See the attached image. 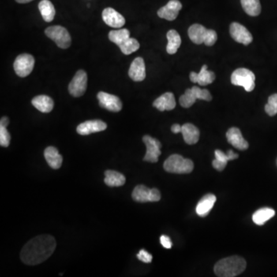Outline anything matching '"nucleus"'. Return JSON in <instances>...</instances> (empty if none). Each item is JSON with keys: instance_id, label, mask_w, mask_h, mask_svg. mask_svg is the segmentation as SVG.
I'll list each match as a JSON object with an SVG mask.
<instances>
[{"instance_id": "obj_9", "label": "nucleus", "mask_w": 277, "mask_h": 277, "mask_svg": "<svg viewBox=\"0 0 277 277\" xmlns=\"http://www.w3.org/2000/svg\"><path fill=\"white\" fill-rule=\"evenodd\" d=\"M143 140L147 147V154L143 158V160L150 162H158L159 156L161 155L160 149L162 145L160 142L148 135L143 136Z\"/></svg>"}, {"instance_id": "obj_15", "label": "nucleus", "mask_w": 277, "mask_h": 277, "mask_svg": "<svg viewBox=\"0 0 277 277\" xmlns=\"http://www.w3.org/2000/svg\"><path fill=\"white\" fill-rule=\"evenodd\" d=\"M129 76L133 81L141 82L145 80L146 65L141 57H137L132 61L129 69Z\"/></svg>"}, {"instance_id": "obj_26", "label": "nucleus", "mask_w": 277, "mask_h": 277, "mask_svg": "<svg viewBox=\"0 0 277 277\" xmlns=\"http://www.w3.org/2000/svg\"><path fill=\"white\" fill-rule=\"evenodd\" d=\"M168 44L166 51L169 54H175L181 45V38L176 30H170L167 32Z\"/></svg>"}, {"instance_id": "obj_8", "label": "nucleus", "mask_w": 277, "mask_h": 277, "mask_svg": "<svg viewBox=\"0 0 277 277\" xmlns=\"http://www.w3.org/2000/svg\"><path fill=\"white\" fill-rule=\"evenodd\" d=\"M87 88V74L84 70L76 72L69 85V92L74 97H80L85 93Z\"/></svg>"}, {"instance_id": "obj_30", "label": "nucleus", "mask_w": 277, "mask_h": 277, "mask_svg": "<svg viewBox=\"0 0 277 277\" xmlns=\"http://www.w3.org/2000/svg\"><path fill=\"white\" fill-rule=\"evenodd\" d=\"M119 47L120 48V50L123 54L129 55L131 53L137 51L140 49V45L136 39L129 37L123 44L120 45Z\"/></svg>"}, {"instance_id": "obj_1", "label": "nucleus", "mask_w": 277, "mask_h": 277, "mask_svg": "<svg viewBox=\"0 0 277 277\" xmlns=\"http://www.w3.org/2000/svg\"><path fill=\"white\" fill-rule=\"evenodd\" d=\"M57 246L54 237L50 235H40L30 240L22 249L20 259L30 266H35L46 261Z\"/></svg>"}, {"instance_id": "obj_19", "label": "nucleus", "mask_w": 277, "mask_h": 277, "mask_svg": "<svg viewBox=\"0 0 277 277\" xmlns=\"http://www.w3.org/2000/svg\"><path fill=\"white\" fill-rule=\"evenodd\" d=\"M215 200H216V197L211 193L203 196L196 206V214L202 217L207 216L214 207Z\"/></svg>"}, {"instance_id": "obj_32", "label": "nucleus", "mask_w": 277, "mask_h": 277, "mask_svg": "<svg viewBox=\"0 0 277 277\" xmlns=\"http://www.w3.org/2000/svg\"><path fill=\"white\" fill-rule=\"evenodd\" d=\"M265 111L270 117L277 114V93L270 95L268 99V103L265 106Z\"/></svg>"}, {"instance_id": "obj_4", "label": "nucleus", "mask_w": 277, "mask_h": 277, "mask_svg": "<svg viewBox=\"0 0 277 277\" xmlns=\"http://www.w3.org/2000/svg\"><path fill=\"white\" fill-rule=\"evenodd\" d=\"M255 80L254 73L245 68L236 69L231 76L232 84L244 87L246 92L254 90Z\"/></svg>"}, {"instance_id": "obj_36", "label": "nucleus", "mask_w": 277, "mask_h": 277, "mask_svg": "<svg viewBox=\"0 0 277 277\" xmlns=\"http://www.w3.org/2000/svg\"><path fill=\"white\" fill-rule=\"evenodd\" d=\"M217 40V34L213 30H209L207 39L205 41L204 44L208 46H214Z\"/></svg>"}, {"instance_id": "obj_37", "label": "nucleus", "mask_w": 277, "mask_h": 277, "mask_svg": "<svg viewBox=\"0 0 277 277\" xmlns=\"http://www.w3.org/2000/svg\"><path fill=\"white\" fill-rule=\"evenodd\" d=\"M137 258L143 263H150L152 262L153 256L145 249H141L137 254Z\"/></svg>"}, {"instance_id": "obj_20", "label": "nucleus", "mask_w": 277, "mask_h": 277, "mask_svg": "<svg viewBox=\"0 0 277 277\" xmlns=\"http://www.w3.org/2000/svg\"><path fill=\"white\" fill-rule=\"evenodd\" d=\"M209 30L200 24H193L188 30L189 38L193 43L200 45L204 43L208 35Z\"/></svg>"}, {"instance_id": "obj_40", "label": "nucleus", "mask_w": 277, "mask_h": 277, "mask_svg": "<svg viewBox=\"0 0 277 277\" xmlns=\"http://www.w3.org/2000/svg\"><path fill=\"white\" fill-rule=\"evenodd\" d=\"M171 130L173 133H179L182 131V126L179 124H174V125H172Z\"/></svg>"}, {"instance_id": "obj_39", "label": "nucleus", "mask_w": 277, "mask_h": 277, "mask_svg": "<svg viewBox=\"0 0 277 277\" xmlns=\"http://www.w3.org/2000/svg\"><path fill=\"white\" fill-rule=\"evenodd\" d=\"M226 165H227V162H222V161L218 160L216 159L213 161V166L218 171H222L224 170Z\"/></svg>"}, {"instance_id": "obj_29", "label": "nucleus", "mask_w": 277, "mask_h": 277, "mask_svg": "<svg viewBox=\"0 0 277 277\" xmlns=\"http://www.w3.org/2000/svg\"><path fill=\"white\" fill-rule=\"evenodd\" d=\"M130 37V32L127 29H121L119 30H112L109 33V39L111 42L120 46L126 39Z\"/></svg>"}, {"instance_id": "obj_22", "label": "nucleus", "mask_w": 277, "mask_h": 277, "mask_svg": "<svg viewBox=\"0 0 277 277\" xmlns=\"http://www.w3.org/2000/svg\"><path fill=\"white\" fill-rule=\"evenodd\" d=\"M32 104L39 111L43 113H50L54 107L53 99L46 95H37L34 97L32 100Z\"/></svg>"}, {"instance_id": "obj_28", "label": "nucleus", "mask_w": 277, "mask_h": 277, "mask_svg": "<svg viewBox=\"0 0 277 277\" xmlns=\"http://www.w3.org/2000/svg\"><path fill=\"white\" fill-rule=\"evenodd\" d=\"M243 9L249 16H257L261 13L260 0H241Z\"/></svg>"}, {"instance_id": "obj_33", "label": "nucleus", "mask_w": 277, "mask_h": 277, "mask_svg": "<svg viewBox=\"0 0 277 277\" xmlns=\"http://www.w3.org/2000/svg\"><path fill=\"white\" fill-rule=\"evenodd\" d=\"M215 157L218 160L222 162H228V161L233 160L239 157L238 154H235L233 150H229L227 154L222 152L221 150H217L215 151Z\"/></svg>"}, {"instance_id": "obj_12", "label": "nucleus", "mask_w": 277, "mask_h": 277, "mask_svg": "<svg viewBox=\"0 0 277 277\" xmlns=\"http://www.w3.org/2000/svg\"><path fill=\"white\" fill-rule=\"evenodd\" d=\"M106 128L107 125L102 120H88L78 125L76 131L82 136H87V135L92 134L94 132H102Z\"/></svg>"}, {"instance_id": "obj_27", "label": "nucleus", "mask_w": 277, "mask_h": 277, "mask_svg": "<svg viewBox=\"0 0 277 277\" xmlns=\"http://www.w3.org/2000/svg\"><path fill=\"white\" fill-rule=\"evenodd\" d=\"M275 215V211L273 209L263 208L257 210L252 215V221L256 225L262 226L269 219L274 217Z\"/></svg>"}, {"instance_id": "obj_21", "label": "nucleus", "mask_w": 277, "mask_h": 277, "mask_svg": "<svg viewBox=\"0 0 277 277\" xmlns=\"http://www.w3.org/2000/svg\"><path fill=\"white\" fill-rule=\"evenodd\" d=\"M44 156L49 166L54 170H58L62 166V156L56 147H47L44 151Z\"/></svg>"}, {"instance_id": "obj_24", "label": "nucleus", "mask_w": 277, "mask_h": 277, "mask_svg": "<svg viewBox=\"0 0 277 277\" xmlns=\"http://www.w3.org/2000/svg\"><path fill=\"white\" fill-rule=\"evenodd\" d=\"M104 182L110 187H118L125 184V178L122 173L113 170L105 172Z\"/></svg>"}, {"instance_id": "obj_38", "label": "nucleus", "mask_w": 277, "mask_h": 277, "mask_svg": "<svg viewBox=\"0 0 277 277\" xmlns=\"http://www.w3.org/2000/svg\"><path fill=\"white\" fill-rule=\"evenodd\" d=\"M160 243L162 244L163 247L166 248V249H170L173 246L172 244L171 240H170V237H167V236H165V235H162L160 237Z\"/></svg>"}, {"instance_id": "obj_23", "label": "nucleus", "mask_w": 277, "mask_h": 277, "mask_svg": "<svg viewBox=\"0 0 277 277\" xmlns=\"http://www.w3.org/2000/svg\"><path fill=\"white\" fill-rule=\"evenodd\" d=\"M183 136L184 141L189 145L197 143L200 139V130L196 126L191 123H185L182 126Z\"/></svg>"}, {"instance_id": "obj_31", "label": "nucleus", "mask_w": 277, "mask_h": 277, "mask_svg": "<svg viewBox=\"0 0 277 277\" xmlns=\"http://www.w3.org/2000/svg\"><path fill=\"white\" fill-rule=\"evenodd\" d=\"M196 96L192 92V89H187L185 93L181 95L180 98V103L183 107L189 108L194 104L196 101Z\"/></svg>"}, {"instance_id": "obj_7", "label": "nucleus", "mask_w": 277, "mask_h": 277, "mask_svg": "<svg viewBox=\"0 0 277 277\" xmlns=\"http://www.w3.org/2000/svg\"><path fill=\"white\" fill-rule=\"evenodd\" d=\"M35 65V59L30 54L24 53L16 57L14 62V70L20 77H26L32 73Z\"/></svg>"}, {"instance_id": "obj_11", "label": "nucleus", "mask_w": 277, "mask_h": 277, "mask_svg": "<svg viewBox=\"0 0 277 277\" xmlns=\"http://www.w3.org/2000/svg\"><path fill=\"white\" fill-rule=\"evenodd\" d=\"M230 35L237 43L249 45L252 43V36L249 30L238 23H233L230 25Z\"/></svg>"}, {"instance_id": "obj_3", "label": "nucleus", "mask_w": 277, "mask_h": 277, "mask_svg": "<svg viewBox=\"0 0 277 277\" xmlns=\"http://www.w3.org/2000/svg\"><path fill=\"white\" fill-rule=\"evenodd\" d=\"M163 168L168 173L185 174L192 171L194 164L191 159H185L182 155L174 154L165 161Z\"/></svg>"}, {"instance_id": "obj_14", "label": "nucleus", "mask_w": 277, "mask_h": 277, "mask_svg": "<svg viewBox=\"0 0 277 277\" xmlns=\"http://www.w3.org/2000/svg\"><path fill=\"white\" fill-rule=\"evenodd\" d=\"M102 19L106 25L113 28H121L125 24V18L113 8H106L102 11Z\"/></svg>"}, {"instance_id": "obj_41", "label": "nucleus", "mask_w": 277, "mask_h": 277, "mask_svg": "<svg viewBox=\"0 0 277 277\" xmlns=\"http://www.w3.org/2000/svg\"><path fill=\"white\" fill-rule=\"evenodd\" d=\"M9 123V119L7 117H3L1 118L0 120V125L4 126V127H7V125Z\"/></svg>"}, {"instance_id": "obj_6", "label": "nucleus", "mask_w": 277, "mask_h": 277, "mask_svg": "<svg viewBox=\"0 0 277 277\" xmlns=\"http://www.w3.org/2000/svg\"><path fill=\"white\" fill-rule=\"evenodd\" d=\"M132 197L136 202L147 203L160 200V192L157 189H150L144 185H136L132 191Z\"/></svg>"}, {"instance_id": "obj_2", "label": "nucleus", "mask_w": 277, "mask_h": 277, "mask_svg": "<svg viewBox=\"0 0 277 277\" xmlns=\"http://www.w3.org/2000/svg\"><path fill=\"white\" fill-rule=\"evenodd\" d=\"M246 267V262L244 258L233 256L217 262L214 267V272L219 277H234L242 274Z\"/></svg>"}, {"instance_id": "obj_42", "label": "nucleus", "mask_w": 277, "mask_h": 277, "mask_svg": "<svg viewBox=\"0 0 277 277\" xmlns=\"http://www.w3.org/2000/svg\"><path fill=\"white\" fill-rule=\"evenodd\" d=\"M16 1L18 2V3L24 4L28 3V2H31L32 0H16Z\"/></svg>"}, {"instance_id": "obj_35", "label": "nucleus", "mask_w": 277, "mask_h": 277, "mask_svg": "<svg viewBox=\"0 0 277 277\" xmlns=\"http://www.w3.org/2000/svg\"><path fill=\"white\" fill-rule=\"evenodd\" d=\"M10 134L6 127L0 125V145L1 147H9L10 143Z\"/></svg>"}, {"instance_id": "obj_18", "label": "nucleus", "mask_w": 277, "mask_h": 277, "mask_svg": "<svg viewBox=\"0 0 277 277\" xmlns=\"http://www.w3.org/2000/svg\"><path fill=\"white\" fill-rule=\"evenodd\" d=\"M154 106L159 111L173 110L176 107V99L172 92L162 94L154 102Z\"/></svg>"}, {"instance_id": "obj_17", "label": "nucleus", "mask_w": 277, "mask_h": 277, "mask_svg": "<svg viewBox=\"0 0 277 277\" xmlns=\"http://www.w3.org/2000/svg\"><path fill=\"white\" fill-rule=\"evenodd\" d=\"M215 73L211 71L207 70V65H204L202 67L200 73L192 72L189 75V79L192 83H197L200 86H207L214 83L215 80Z\"/></svg>"}, {"instance_id": "obj_16", "label": "nucleus", "mask_w": 277, "mask_h": 277, "mask_svg": "<svg viewBox=\"0 0 277 277\" xmlns=\"http://www.w3.org/2000/svg\"><path fill=\"white\" fill-rule=\"evenodd\" d=\"M226 138L228 142L238 150H246L249 147V143L243 137L241 131L238 128H230L226 132Z\"/></svg>"}, {"instance_id": "obj_10", "label": "nucleus", "mask_w": 277, "mask_h": 277, "mask_svg": "<svg viewBox=\"0 0 277 277\" xmlns=\"http://www.w3.org/2000/svg\"><path fill=\"white\" fill-rule=\"evenodd\" d=\"M99 106L109 111L117 113L122 110V102L117 95H112L105 92H99L97 94Z\"/></svg>"}, {"instance_id": "obj_5", "label": "nucleus", "mask_w": 277, "mask_h": 277, "mask_svg": "<svg viewBox=\"0 0 277 277\" xmlns=\"http://www.w3.org/2000/svg\"><path fill=\"white\" fill-rule=\"evenodd\" d=\"M45 34L52 40L54 41L57 46L61 49H67L70 46V35L67 30L61 26L48 27L45 30Z\"/></svg>"}, {"instance_id": "obj_13", "label": "nucleus", "mask_w": 277, "mask_h": 277, "mask_svg": "<svg viewBox=\"0 0 277 277\" xmlns=\"http://www.w3.org/2000/svg\"><path fill=\"white\" fill-rule=\"evenodd\" d=\"M183 5L179 0H170L165 6L158 10L159 17L169 21L176 20L178 16L179 12L182 9Z\"/></svg>"}, {"instance_id": "obj_25", "label": "nucleus", "mask_w": 277, "mask_h": 277, "mask_svg": "<svg viewBox=\"0 0 277 277\" xmlns=\"http://www.w3.org/2000/svg\"><path fill=\"white\" fill-rule=\"evenodd\" d=\"M39 9L42 17L46 23L53 21L55 17L56 10L50 0H42L39 3Z\"/></svg>"}, {"instance_id": "obj_34", "label": "nucleus", "mask_w": 277, "mask_h": 277, "mask_svg": "<svg viewBox=\"0 0 277 277\" xmlns=\"http://www.w3.org/2000/svg\"><path fill=\"white\" fill-rule=\"evenodd\" d=\"M192 89V92L194 93L196 99H203L205 101H211L212 100V95L210 94V91L207 90H202L197 87H193Z\"/></svg>"}]
</instances>
